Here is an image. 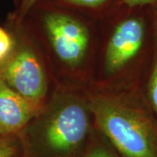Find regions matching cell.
Here are the masks:
<instances>
[{"label": "cell", "mask_w": 157, "mask_h": 157, "mask_svg": "<svg viewBox=\"0 0 157 157\" xmlns=\"http://www.w3.org/2000/svg\"><path fill=\"white\" fill-rule=\"evenodd\" d=\"M91 113L89 104L78 97H57L21 131L25 157H77L87 140Z\"/></svg>", "instance_id": "6da1fadb"}, {"label": "cell", "mask_w": 157, "mask_h": 157, "mask_svg": "<svg viewBox=\"0 0 157 157\" xmlns=\"http://www.w3.org/2000/svg\"><path fill=\"white\" fill-rule=\"evenodd\" d=\"M91 113L102 134L124 157H157V134L135 107L105 96H94Z\"/></svg>", "instance_id": "7a4b0ae2"}, {"label": "cell", "mask_w": 157, "mask_h": 157, "mask_svg": "<svg viewBox=\"0 0 157 157\" xmlns=\"http://www.w3.org/2000/svg\"><path fill=\"white\" fill-rule=\"evenodd\" d=\"M31 11H35L36 22L59 59L71 67L80 64L91 37L89 24L85 17L44 0H39Z\"/></svg>", "instance_id": "3957f363"}, {"label": "cell", "mask_w": 157, "mask_h": 157, "mask_svg": "<svg viewBox=\"0 0 157 157\" xmlns=\"http://www.w3.org/2000/svg\"><path fill=\"white\" fill-rule=\"evenodd\" d=\"M114 17L105 55V67L109 73L120 71L138 54L147 33L144 16L127 14Z\"/></svg>", "instance_id": "277c9868"}, {"label": "cell", "mask_w": 157, "mask_h": 157, "mask_svg": "<svg viewBox=\"0 0 157 157\" xmlns=\"http://www.w3.org/2000/svg\"><path fill=\"white\" fill-rule=\"evenodd\" d=\"M1 78L35 107L46 93L44 69L36 54L26 47L20 48L7 59Z\"/></svg>", "instance_id": "5b68a950"}, {"label": "cell", "mask_w": 157, "mask_h": 157, "mask_svg": "<svg viewBox=\"0 0 157 157\" xmlns=\"http://www.w3.org/2000/svg\"><path fill=\"white\" fill-rule=\"evenodd\" d=\"M36 107L0 78V135L21 132L32 121Z\"/></svg>", "instance_id": "8992f818"}, {"label": "cell", "mask_w": 157, "mask_h": 157, "mask_svg": "<svg viewBox=\"0 0 157 157\" xmlns=\"http://www.w3.org/2000/svg\"><path fill=\"white\" fill-rule=\"evenodd\" d=\"M53 6L78 12H86L94 16L108 17L113 13L121 0H44Z\"/></svg>", "instance_id": "52a82bcc"}, {"label": "cell", "mask_w": 157, "mask_h": 157, "mask_svg": "<svg viewBox=\"0 0 157 157\" xmlns=\"http://www.w3.org/2000/svg\"><path fill=\"white\" fill-rule=\"evenodd\" d=\"M153 29H154L155 52L153 70L148 84V96L153 108L157 113V8H155L153 14Z\"/></svg>", "instance_id": "ba28073f"}, {"label": "cell", "mask_w": 157, "mask_h": 157, "mask_svg": "<svg viewBox=\"0 0 157 157\" xmlns=\"http://www.w3.org/2000/svg\"><path fill=\"white\" fill-rule=\"evenodd\" d=\"M20 149V140L16 135H0V157H17Z\"/></svg>", "instance_id": "9c48e42d"}, {"label": "cell", "mask_w": 157, "mask_h": 157, "mask_svg": "<svg viewBox=\"0 0 157 157\" xmlns=\"http://www.w3.org/2000/svg\"><path fill=\"white\" fill-rule=\"evenodd\" d=\"M83 157H119L107 144L98 141L90 147Z\"/></svg>", "instance_id": "30bf717a"}, {"label": "cell", "mask_w": 157, "mask_h": 157, "mask_svg": "<svg viewBox=\"0 0 157 157\" xmlns=\"http://www.w3.org/2000/svg\"><path fill=\"white\" fill-rule=\"evenodd\" d=\"M17 9L13 15V20L17 24L24 22L25 18L28 15L30 11L33 9L35 4L39 0H16Z\"/></svg>", "instance_id": "8fae6325"}, {"label": "cell", "mask_w": 157, "mask_h": 157, "mask_svg": "<svg viewBox=\"0 0 157 157\" xmlns=\"http://www.w3.org/2000/svg\"><path fill=\"white\" fill-rule=\"evenodd\" d=\"M13 39L10 33L0 26V61L5 59L11 52Z\"/></svg>", "instance_id": "7c38bea8"}, {"label": "cell", "mask_w": 157, "mask_h": 157, "mask_svg": "<svg viewBox=\"0 0 157 157\" xmlns=\"http://www.w3.org/2000/svg\"><path fill=\"white\" fill-rule=\"evenodd\" d=\"M121 5L124 7L135 10L147 6H153L157 8V0H121Z\"/></svg>", "instance_id": "4fadbf2b"}]
</instances>
